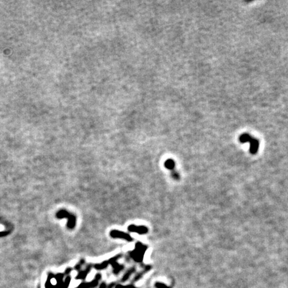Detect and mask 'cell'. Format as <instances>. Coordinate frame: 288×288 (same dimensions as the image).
Instances as JSON below:
<instances>
[{
	"label": "cell",
	"mask_w": 288,
	"mask_h": 288,
	"mask_svg": "<svg viewBox=\"0 0 288 288\" xmlns=\"http://www.w3.org/2000/svg\"><path fill=\"white\" fill-rule=\"evenodd\" d=\"M172 177L174 178L175 180H178V179L180 178V176H179L178 173L176 172H174V171H173L172 172Z\"/></svg>",
	"instance_id": "obj_7"
},
{
	"label": "cell",
	"mask_w": 288,
	"mask_h": 288,
	"mask_svg": "<svg viewBox=\"0 0 288 288\" xmlns=\"http://www.w3.org/2000/svg\"><path fill=\"white\" fill-rule=\"evenodd\" d=\"M165 167L168 169L173 170L175 167V162L172 159H168L165 162Z\"/></svg>",
	"instance_id": "obj_6"
},
{
	"label": "cell",
	"mask_w": 288,
	"mask_h": 288,
	"mask_svg": "<svg viewBox=\"0 0 288 288\" xmlns=\"http://www.w3.org/2000/svg\"><path fill=\"white\" fill-rule=\"evenodd\" d=\"M56 217L59 219L67 217L68 218V228L73 229L76 227V216L73 214H71L69 212H67L66 210H60L56 213Z\"/></svg>",
	"instance_id": "obj_1"
},
{
	"label": "cell",
	"mask_w": 288,
	"mask_h": 288,
	"mask_svg": "<svg viewBox=\"0 0 288 288\" xmlns=\"http://www.w3.org/2000/svg\"><path fill=\"white\" fill-rule=\"evenodd\" d=\"M110 236L113 238H121L125 239L127 241H132L133 238L131 237L130 235L128 233H125V232L117 231V230H112L110 231Z\"/></svg>",
	"instance_id": "obj_3"
},
{
	"label": "cell",
	"mask_w": 288,
	"mask_h": 288,
	"mask_svg": "<svg viewBox=\"0 0 288 288\" xmlns=\"http://www.w3.org/2000/svg\"><path fill=\"white\" fill-rule=\"evenodd\" d=\"M147 247L143 245L140 242H137L135 244V249L130 253L131 256L134 259L135 261H141L143 259V255L145 253Z\"/></svg>",
	"instance_id": "obj_2"
},
{
	"label": "cell",
	"mask_w": 288,
	"mask_h": 288,
	"mask_svg": "<svg viewBox=\"0 0 288 288\" xmlns=\"http://www.w3.org/2000/svg\"><path fill=\"white\" fill-rule=\"evenodd\" d=\"M128 231L130 232H135L139 234H145L148 233V229L145 226H136L135 225H130L127 228Z\"/></svg>",
	"instance_id": "obj_4"
},
{
	"label": "cell",
	"mask_w": 288,
	"mask_h": 288,
	"mask_svg": "<svg viewBox=\"0 0 288 288\" xmlns=\"http://www.w3.org/2000/svg\"><path fill=\"white\" fill-rule=\"evenodd\" d=\"M248 142H249L250 146H249V151L252 154H255L257 153L258 151L259 145H260V143H259V141L254 137H253L252 136H251V137L249 138Z\"/></svg>",
	"instance_id": "obj_5"
}]
</instances>
